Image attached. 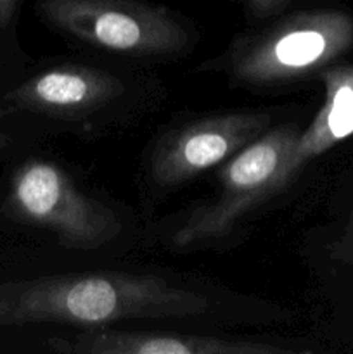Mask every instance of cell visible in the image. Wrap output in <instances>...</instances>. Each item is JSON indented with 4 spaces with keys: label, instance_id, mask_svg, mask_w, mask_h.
<instances>
[{
    "label": "cell",
    "instance_id": "1",
    "mask_svg": "<svg viewBox=\"0 0 353 354\" xmlns=\"http://www.w3.org/2000/svg\"><path fill=\"white\" fill-rule=\"evenodd\" d=\"M208 310V299L156 275L66 273L0 282V327L62 324L99 328L141 318H183Z\"/></svg>",
    "mask_w": 353,
    "mask_h": 354
},
{
    "label": "cell",
    "instance_id": "2",
    "mask_svg": "<svg viewBox=\"0 0 353 354\" xmlns=\"http://www.w3.org/2000/svg\"><path fill=\"white\" fill-rule=\"evenodd\" d=\"M353 47V17L343 10L291 14L234 47L230 69L249 85H286L329 68Z\"/></svg>",
    "mask_w": 353,
    "mask_h": 354
},
{
    "label": "cell",
    "instance_id": "3",
    "mask_svg": "<svg viewBox=\"0 0 353 354\" xmlns=\"http://www.w3.org/2000/svg\"><path fill=\"white\" fill-rule=\"evenodd\" d=\"M298 137L296 124H280L232 156L218 175L217 199L190 213L173 234V248L189 249L232 234L253 207L286 185V162Z\"/></svg>",
    "mask_w": 353,
    "mask_h": 354
},
{
    "label": "cell",
    "instance_id": "4",
    "mask_svg": "<svg viewBox=\"0 0 353 354\" xmlns=\"http://www.w3.org/2000/svg\"><path fill=\"white\" fill-rule=\"evenodd\" d=\"M6 211L21 223L51 230L59 245L76 251L111 244L121 232L109 207L87 197L64 169L44 159H30L14 171Z\"/></svg>",
    "mask_w": 353,
    "mask_h": 354
},
{
    "label": "cell",
    "instance_id": "5",
    "mask_svg": "<svg viewBox=\"0 0 353 354\" xmlns=\"http://www.w3.org/2000/svg\"><path fill=\"white\" fill-rule=\"evenodd\" d=\"M37 9L62 33L118 54L168 55L189 41L166 7L144 0H37Z\"/></svg>",
    "mask_w": 353,
    "mask_h": 354
},
{
    "label": "cell",
    "instance_id": "6",
    "mask_svg": "<svg viewBox=\"0 0 353 354\" xmlns=\"http://www.w3.org/2000/svg\"><path fill=\"white\" fill-rule=\"evenodd\" d=\"M270 127L269 114H218L189 123L170 133L152 156V178L175 187L224 165L241 149L262 137Z\"/></svg>",
    "mask_w": 353,
    "mask_h": 354
},
{
    "label": "cell",
    "instance_id": "7",
    "mask_svg": "<svg viewBox=\"0 0 353 354\" xmlns=\"http://www.w3.org/2000/svg\"><path fill=\"white\" fill-rule=\"evenodd\" d=\"M125 85L111 73L83 64L52 66L10 90L7 107L54 116H78L107 106Z\"/></svg>",
    "mask_w": 353,
    "mask_h": 354
},
{
    "label": "cell",
    "instance_id": "8",
    "mask_svg": "<svg viewBox=\"0 0 353 354\" xmlns=\"http://www.w3.org/2000/svg\"><path fill=\"white\" fill-rule=\"evenodd\" d=\"M59 354H289L294 349L266 342L213 335L123 332L99 327L47 341Z\"/></svg>",
    "mask_w": 353,
    "mask_h": 354
},
{
    "label": "cell",
    "instance_id": "9",
    "mask_svg": "<svg viewBox=\"0 0 353 354\" xmlns=\"http://www.w3.org/2000/svg\"><path fill=\"white\" fill-rule=\"evenodd\" d=\"M318 78L325 88L324 104L307 130L300 131L286 162V182L311 159L353 135V66H329Z\"/></svg>",
    "mask_w": 353,
    "mask_h": 354
},
{
    "label": "cell",
    "instance_id": "10",
    "mask_svg": "<svg viewBox=\"0 0 353 354\" xmlns=\"http://www.w3.org/2000/svg\"><path fill=\"white\" fill-rule=\"evenodd\" d=\"M291 0H248L251 12L258 17H269L286 7Z\"/></svg>",
    "mask_w": 353,
    "mask_h": 354
},
{
    "label": "cell",
    "instance_id": "11",
    "mask_svg": "<svg viewBox=\"0 0 353 354\" xmlns=\"http://www.w3.org/2000/svg\"><path fill=\"white\" fill-rule=\"evenodd\" d=\"M17 0H0V30H6L14 19Z\"/></svg>",
    "mask_w": 353,
    "mask_h": 354
},
{
    "label": "cell",
    "instance_id": "12",
    "mask_svg": "<svg viewBox=\"0 0 353 354\" xmlns=\"http://www.w3.org/2000/svg\"><path fill=\"white\" fill-rule=\"evenodd\" d=\"M341 256H345V258L352 259L353 261V216L348 225V230H346L345 239H343L341 242Z\"/></svg>",
    "mask_w": 353,
    "mask_h": 354
},
{
    "label": "cell",
    "instance_id": "13",
    "mask_svg": "<svg viewBox=\"0 0 353 354\" xmlns=\"http://www.w3.org/2000/svg\"><path fill=\"white\" fill-rule=\"evenodd\" d=\"M7 145H9V137H7V135H3L2 131H0V152L6 151Z\"/></svg>",
    "mask_w": 353,
    "mask_h": 354
}]
</instances>
